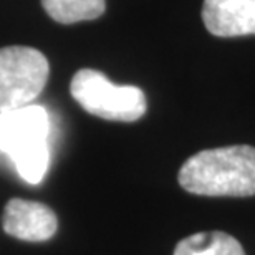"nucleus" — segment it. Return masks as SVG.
Masks as SVG:
<instances>
[{
    "label": "nucleus",
    "instance_id": "nucleus-6",
    "mask_svg": "<svg viewBox=\"0 0 255 255\" xmlns=\"http://www.w3.org/2000/svg\"><path fill=\"white\" fill-rule=\"evenodd\" d=\"M202 20L216 37L255 35V0H204Z\"/></svg>",
    "mask_w": 255,
    "mask_h": 255
},
{
    "label": "nucleus",
    "instance_id": "nucleus-2",
    "mask_svg": "<svg viewBox=\"0 0 255 255\" xmlns=\"http://www.w3.org/2000/svg\"><path fill=\"white\" fill-rule=\"evenodd\" d=\"M50 116L40 105L0 113V149L12 157L18 174L38 184L48 169Z\"/></svg>",
    "mask_w": 255,
    "mask_h": 255
},
{
    "label": "nucleus",
    "instance_id": "nucleus-7",
    "mask_svg": "<svg viewBox=\"0 0 255 255\" xmlns=\"http://www.w3.org/2000/svg\"><path fill=\"white\" fill-rule=\"evenodd\" d=\"M174 255H246L241 242L226 232H199L177 244Z\"/></svg>",
    "mask_w": 255,
    "mask_h": 255
},
{
    "label": "nucleus",
    "instance_id": "nucleus-5",
    "mask_svg": "<svg viewBox=\"0 0 255 255\" xmlns=\"http://www.w3.org/2000/svg\"><path fill=\"white\" fill-rule=\"evenodd\" d=\"M57 216L45 204L10 199L3 211V231L20 241L43 242L57 232Z\"/></svg>",
    "mask_w": 255,
    "mask_h": 255
},
{
    "label": "nucleus",
    "instance_id": "nucleus-3",
    "mask_svg": "<svg viewBox=\"0 0 255 255\" xmlns=\"http://www.w3.org/2000/svg\"><path fill=\"white\" fill-rule=\"evenodd\" d=\"M70 91L85 111L108 121H137L147 108L141 88L113 85L101 71L91 68L76 71Z\"/></svg>",
    "mask_w": 255,
    "mask_h": 255
},
{
    "label": "nucleus",
    "instance_id": "nucleus-8",
    "mask_svg": "<svg viewBox=\"0 0 255 255\" xmlns=\"http://www.w3.org/2000/svg\"><path fill=\"white\" fill-rule=\"evenodd\" d=\"M42 5L55 22L71 25L95 20L105 13V0H42Z\"/></svg>",
    "mask_w": 255,
    "mask_h": 255
},
{
    "label": "nucleus",
    "instance_id": "nucleus-4",
    "mask_svg": "<svg viewBox=\"0 0 255 255\" xmlns=\"http://www.w3.org/2000/svg\"><path fill=\"white\" fill-rule=\"evenodd\" d=\"M50 75L48 60L30 47L0 48V113L32 105Z\"/></svg>",
    "mask_w": 255,
    "mask_h": 255
},
{
    "label": "nucleus",
    "instance_id": "nucleus-1",
    "mask_svg": "<svg viewBox=\"0 0 255 255\" xmlns=\"http://www.w3.org/2000/svg\"><path fill=\"white\" fill-rule=\"evenodd\" d=\"M179 184L197 196H255V147L226 146L191 156L179 171Z\"/></svg>",
    "mask_w": 255,
    "mask_h": 255
}]
</instances>
